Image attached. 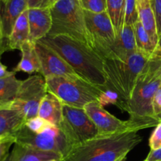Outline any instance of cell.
Returning a JSON list of instances; mask_svg holds the SVG:
<instances>
[{
    "mask_svg": "<svg viewBox=\"0 0 161 161\" xmlns=\"http://www.w3.org/2000/svg\"><path fill=\"white\" fill-rule=\"evenodd\" d=\"M137 6L139 21L156 47L159 40V35L157 32L155 16L151 7L150 2L148 0H137Z\"/></svg>",
    "mask_w": 161,
    "mask_h": 161,
    "instance_id": "cell-20",
    "label": "cell"
},
{
    "mask_svg": "<svg viewBox=\"0 0 161 161\" xmlns=\"http://www.w3.org/2000/svg\"><path fill=\"white\" fill-rule=\"evenodd\" d=\"M126 158H127V157H123L122 159H120V160H118V161H126Z\"/></svg>",
    "mask_w": 161,
    "mask_h": 161,
    "instance_id": "cell-39",
    "label": "cell"
},
{
    "mask_svg": "<svg viewBox=\"0 0 161 161\" xmlns=\"http://www.w3.org/2000/svg\"><path fill=\"white\" fill-rule=\"evenodd\" d=\"M139 20L137 0H126L124 25L134 26Z\"/></svg>",
    "mask_w": 161,
    "mask_h": 161,
    "instance_id": "cell-25",
    "label": "cell"
},
{
    "mask_svg": "<svg viewBox=\"0 0 161 161\" xmlns=\"http://www.w3.org/2000/svg\"><path fill=\"white\" fill-rule=\"evenodd\" d=\"M142 141L138 131L98 135L72 148L62 161H118Z\"/></svg>",
    "mask_w": 161,
    "mask_h": 161,
    "instance_id": "cell-2",
    "label": "cell"
},
{
    "mask_svg": "<svg viewBox=\"0 0 161 161\" xmlns=\"http://www.w3.org/2000/svg\"><path fill=\"white\" fill-rule=\"evenodd\" d=\"M2 39H3V28H2V22L1 18H0V42H1Z\"/></svg>",
    "mask_w": 161,
    "mask_h": 161,
    "instance_id": "cell-37",
    "label": "cell"
},
{
    "mask_svg": "<svg viewBox=\"0 0 161 161\" xmlns=\"http://www.w3.org/2000/svg\"><path fill=\"white\" fill-rule=\"evenodd\" d=\"M6 1H7V0H3V1H2V2H6Z\"/></svg>",
    "mask_w": 161,
    "mask_h": 161,
    "instance_id": "cell-42",
    "label": "cell"
},
{
    "mask_svg": "<svg viewBox=\"0 0 161 161\" xmlns=\"http://www.w3.org/2000/svg\"><path fill=\"white\" fill-rule=\"evenodd\" d=\"M144 161H161V148L157 150H151Z\"/></svg>",
    "mask_w": 161,
    "mask_h": 161,
    "instance_id": "cell-35",
    "label": "cell"
},
{
    "mask_svg": "<svg viewBox=\"0 0 161 161\" xmlns=\"http://www.w3.org/2000/svg\"><path fill=\"white\" fill-rule=\"evenodd\" d=\"M149 147L151 150H157L161 148V119L151 135L149 138Z\"/></svg>",
    "mask_w": 161,
    "mask_h": 161,
    "instance_id": "cell-30",
    "label": "cell"
},
{
    "mask_svg": "<svg viewBox=\"0 0 161 161\" xmlns=\"http://www.w3.org/2000/svg\"><path fill=\"white\" fill-rule=\"evenodd\" d=\"M38 116L59 127L63 118V104L54 94L47 92L40 104Z\"/></svg>",
    "mask_w": 161,
    "mask_h": 161,
    "instance_id": "cell-16",
    "label": "cell"
},
{
    "mask_svg": "<svg viewBox=\"0 0 161 161\" xmlns=\"http://www.w3.org/2000/svg\"><path fill=\"white\" fill-rule=\"evenodd\" d=\"M97 102L103 107L107 105H115L120 108L121 105V101L119 94L108 88H105V90L102 91Z\"/></svg>",
    "mask_w": 161,
    "mask_h": 161,
    "instance_id": "cell-26",
    "label": "cell"
},
{
    "mask_svg": "<svg viewBox=\"0 0 161 161\" xmlns=\"http://www.w3.org/2000/svg\"><path fill=\"white\" fill-rule=\"evenodd\" d=\"M59 128L72 147L98 136V130L83 108L63 105V118Z\"/></svg>",
    "mask_w": 161,
    "mask_h": 161,
    "instance_id": "cell-8",
    "label": "cell"
},
{
    "mask_svg": "<svg viewBox=\"0 0 161 161\" xmlns=\"http://www.w3.org/2000/svg\"><path fill=\"white\" fill-rule=\"evenodd\" d=\"M83 10L92 13H103L107 10V0H80Z\"/></svg>",
    "mask_w": 161,
    "mask_h": 161,
    "instance_id": "cell-27",
    "label": "cell"
},
{
    "mask_svg": "<svg viewBox=\"0 0 161 161\" xmlns=\"http://www.w3.org/2000/svg\"><path fill=\"white\" fill-rule=\"evenodd\" d=\"M28 9H46L50 7V0H26Z\"/></svg>",
    "mask_w": 161,
    "mask_h": 161,
    "instance_id": "cell-33",
    "label": "cell"
},
{
    "mask_svg": "<svg viewBox=\"0 0 161 161\" xmlns=\"http://www.w3.org/2000/svg\"><path fill=\"white\" fill-rule=\"evenodd\" d=\"M30 42H36L48 36L52 27L50 8L28 9Z\"/></svg>",
    "mask_w": 161,
    "mask_h": 161,
    "instance_id": "cell-15",
    "label": "cell"
},
{
    "mask_svg": "<svg viewBox=\"0 0 161 161\" xmlns=\"http://www.w3.org/2000/svg\"><path fill=\"white\" fill-rule=\"evenodd\" d=\"M6 69H7L6 66L3 64V63L0 61V78H6V77H8L9 75H13V74L16 73L14 72H9Z\"/></svg>",
    "mask_w": 161,
    "mask_h": 161,
    "instance_id": "cell-36",
    "label": "cell"
},
{
    "mask_svg": "<svg viewBox=\"0 0 161 161\" xmlns=\"http://www.w3.org/2000/svg\"><path fill=\"white\" fill-rule=\"evenodd\" d=\"M20 83L21 80L16 78L15 73L6 78H0V110L11 108Z\"/></svg>",
    "mask_w": 161,
    "mask_h": 161,
    "instance_id": "cell-22",
    "label": "cell"
},
{
    "mask_svg": "<svg viewBox=\"0 0 161 161\" xmlns=\"http://www.w3.org/2000/svg\"><path fill=\"white\" fill-rule=\"evenodd\" d=\"M25 119L13 108L0 110V137L13 135L25 124Z\"/></svg>",
    "mask_w": 161,
    "mask_h": 161,
    "instance_id": "cell-21",
    "label": "cell"
},
{
    "mask_svg": "<svg viewBox=\"0 0 161 161\" xmlns=\"http://www.w3.org/2000/svg\"><path fill=\"white\" fill-rule=\"evenodd\" d=\"M91 47L103 59L110 46L116 40V32L108 13L83 10Z\"/></svg>",
    "mask_w": 161,
    "mask_h": 161,
    "instance_id": "cell-10",
    "label": "cell"
},
{
    "mask_svg": "<svg viewBox=\"0 0 161 161\" xmlns=\"http://www.w3.org/2000/svg\"><path fill=\"white\" fill-rule=\"evenodd\" d=\"M2 1H3V0H0V8H1V5H2Z\"/></svg>",
    "mask_w": 161,
    "mask_h": 161,
    "instance_id": "cell-40",
    "label": "cell"
},
{
    "mask_svg": "<svg viewBox=\"0 0 161 161\" xmlns=\"http://www.w3.org/2000/svg\"><path fill=\"white\" fill-rule=\"evenodd\" d=\"M47 93L46 80L39 75L21 80L17 97L11 108L17 109L25 121L38 116L39 106Z\"/></svg>",
    "mask_w": 161,
    "mask_h": 161,
    "instance_id": "cell-9",
    "label": "cell"
},
{
    "mask_svg": "<svg viewBox=\"0 0 161 161\" xmlns=\"http://www.w3.org/2000/svg\"><path fill=\"white\" fill-rule=\"evenodd\" d=\"M150 61H161V36H159V40L155 47L153 53L151 55Z\"/></svg>",
    "mask_w": 161,
    "mask_h": 161,
    "instance_id": "cell-34",
    "label": "cell"
},
{
    "mask_svg": "<svg viewBox=\"0 0 161 161\" xmlns=\"http://www.w3.org/2000/svg\"><path fill=\"white\" fill-rule=\"evenodd\" d=\"M149 2L155 16L157 32L160 36H161V0H149Z\"/></svg>",
    "mask_w": 161,
    "mask_h": 161,
    "instance_id": "cell-31",
    "label": "cell"
},
{
    "mask_svg": "<svg viewBox=\"0 0 161 161\" xmlns=\"http://www.w3.org/2000/svg\"><path fill=\"white\" fill-rule=\"evenodd\" d=\"M148 1H149V0H148Z\"/></svg>",
    "mask_w": 161,
    "mask_h": 161,
    "instance_id": "cell-45",
    "label": "cell"
},
{
    "mask_svg": "<svg viewBox=\"0 0 161 161\" xmlns=\"http://www.w3.org/2000/svg\"><path fill=\"white\" fill-rule=\"evenodd\" d=\"M57 158L62 159L63 160L62 156L58 153L38 150L14 143L8 161H47Z\"/></svg>",
    "mask_w": 161,
    "mask_h": 161,
    "instance_id": "cell-17",
    "label": "cell"
},
{
    "mask_svg": "<svg viewBox=\"0 0 161 161\" xmlns=\"http://www.w3.org/2000/svg\"><path fill=\"white\" fill-rule=\"evenodd\" d=\"M21 59L14 69V72H24L31 74L34 72H40L41 65L39 56L36 52V42H25L20 48Z\"/></svg>",
    "mask_w": 161,
    "mask_h": 161,
    "instance_id": "cell-19",
    "label": "cell"
},
{
    "mask_svg": "<svg viewBox=\"0 0 161 161\" xmlns=\"http://www.w3.org/2000/svg\"><path fill=\"white\" fill-rule=\"evenodd\" d=\"M149 58L137 51L126 61L104 58V71L106 77V88L119 94L120 109L125 111L131 97L137 80Z\"/></svg>",
    "mask_w": 161,
    "mask_h": 161,
    "instance_id": "cell-4",
    "label": "cell"
},
{
    "mask_svg": "<svg viewBox=\"0 0 161 161\" xmlns=\"http://www.w3.org/2000/svg\"><path fill=\"white\" fill-rule=\"evenodd\" d=\"M13 136L15 138V143L38 150L58 153L62 156L63 159L72 149L64 133L54 125L41 133H33L24 124Z\"/></svg>",
    "mask_w": 161,
    "mask_h": 161,
    "instance_id": "cell-7",
    "label": "cell"
},
{
    "mask_svg": "<svg viewBox=\"0 0 161 161\" xmlns=\"http://www.w3.org/2000/svg\"><path fill=\"white\" fill-rule=\"evenodd\" d=\"M8 159H9V157H8ZM8 159H7V160H6V161H8Z\"/></svg>",
    "mask_w": 161,
    "mask_h": 161,
    "instance_id": "cell-44",
    "label": "cell"
},
{
    "mask_svg": "<svg viewBox=\"0 0 161 161\" xmlns=\"http://www.w3.org/2000/svg\"><path fill=\"white\" fill-rule=\"evenodd\" d=\"M126 0H107V10L110 17L116 37L120 34L124 27Z\"/></svg>",
    "mask_w": 161,
    "mask_h": 161,
    "instance_id": "cell-23",
    "label": "cell"
},
{
    "mask_svg": "<svg viewBox=\"0 0 161 161\" xmlns=\"http://www.w3.org/2000/svg\"><path fill=\"white\" fill-rule=\"evenodd\" d=\"M137 51L134 26L124 25L122 31L116 36V40L110 46L104 58L126 61Z\"/></svg>",
    "mask_w": 161,
    "mask_h": 161,
    "instance_id": "cell-14",
    "label": "cell"
},
{
    "mask_svg": "<svg viewBox=\"0 0 161 161\" xmlns=\"http://www.w3.org/2000/svg\"><path fill=\"white\" fill-rule=\"evenodd\" d=\"M25 124L33 133H41V132L47 130L50 126L53 125L48 121L42 119L39 116H36V117L28 119V120L25 121Z\"/></svg>",
    "mask_w": 161,
    "mask_h": 161,
    "instance_id": "cell-28",
    "label": "cell"
},
{
    "mask_svg": "<svg viewBox=\"0 0 161 161\" xmlns=\"http://www.w3.org/2000/svg\"><path fill=\"white\" fill-rule=\"evenodd\" d=\"M50 10L52 27L47 36H67L91 47L80 0H59Z\"/></svg>",
    "mask_w": 161,
    "mask_h": 161,
    "instance_id": "cell-5",
    "label": "cell"
},
{
    "mask_svg": "<svg viewBox=\"0 0 161 161\" xmlns=\"http://www.w3.org/2000/svg\"><path fill=\"white\" fill-rule=\"evenodd\" d=\"M152 105L154 115L159 117L161 115V85L154 94Z\"/></svg>",
    "mask_w": 161,
    "mask_h": 161,
    "instance_id": "cell-32",
    "label": "cell"
},
{
    "mask_svg": "<svg viewBox=\"0 0 161 161\" xmlns=\"http://www.w3.org/2000/svg\"><path fill=\"white\" fill-rule=\"evenodd\" d=\"M84 111L98 130L99 135H110L144 129L140 124L133 120H121L108 113L98 102H92L85 105Z\"/></svg>",
    "mask_w": 161,
    "mask_h": 161,
    "instance_id": "cell-11",
    "label": "cell"
},
{
    "mask_svg": "<svg viewBox=\"0 0 161 161\" xmlns=\"http://www.w3.org/2000/svg\"><path fill=\"white\" fill-rule=\"evenodd\" d=\"M161 85V61L149 60L137 80L125 111L130 120L141 124L144 129L160 122L153 110V98Z\"/></svg>",
    "mask_w": 161,
    "mask_h": 161,
    "instance_id": "cell-3",
    "label": "cell"
},
{
    "mask_svg": "<svg viewBox=\"0 0 161 161\" xmlns=\"http://www.w3.org/2000/svg\"><path fill=\"white\" fill-rule=\"evenodd\" d=\"M15 143V138L13 135H8L0 139V161H6L9 157V150Z\"/></svg>",
    "mask_w": 161,
    "mask_h": 161,
    "instance_id": "cell-29",
    "label": "cell"
},
{
    "mask_svg": "<svg viewBox=\"0 0 161 161\" xmlns=\"http://www.w3.org/2000/svg\"><path fill=\"white\" fill-rule=\"evenodd\" d=\"M159 118H160V119H161V115H160V116H159Z\"/></svg>",
    "mask_w": 161,
    "mask_h": 161,
    "instance_id": "cell-43",
    "label": "cell"
},
{
    "mask_svg": "<svg viewBox=\"0 0 161 161\" xmlns=\"http://www.w3.org/2000/svg\"><path fill=\"white\" fill-rule=\"evenodd\" d=\"M47 92L54 94L64 105L83 108L92 102H97L103 90L83 79L61 76L45 78Z\"/></svg>",
    "mask_w": 161,
    "mask_h": 161,
    "instance_id": "cell-6",
    "label": "cell"
},
{
    "mask_svg": "<svg viewBox=\"0 0 161 161\" xmlns=\"http://www.w3.org/2000/svg\"><path fill=\"white\" fill-rule=\"evenodd\" d=\"M36 49L40 61L41 70L39 73L44 78L61 76L71 79H82L72 67L51 48L41 42H36Z\"/></svg>",
    "mask_w": 161,
    "mask_h": 161,
    "instance_id": "cell-12",
    "label": "cell"
},
{
    "mask_svg": "<svg viewBox=\"0 0 161 161\" xmlns=\"http://www.w3.org/2000/svg\"><path fill=\"white\" fill-rule=\"evenodd\" d=\"M38 42L57 52L83 80L102 90L106 88L103 59L89 46L63 35L46 36Z\"/></svg>",
    "mask_w": 161,
    "mask_h": 161,
    "instance_id": "cell-1",
    "label": "cell"
},
{
    "mask_svg": "<svg viewBox=\"0 0 161 161\" xmlns=\"http://www.w3.org/2000/svg\"><path fill=\"white\" fill-rule=\"evenodd\" d=\"M58 1H59V0H50V6L53 4H54L55 3H57Z\"/></svg>",
    "mask_w": 161,
    "mask_h": 161,
    "instance_id": "cell-38",
    "label": "cell"
},
{
    "mask_svg": "<svg viewBox=\"0 0 161 161\" xmlns=\"http://www.w3.org/2000/svg\"><path fill=\"white\" fill-rule=\"evenodd\" d=\"M29 39L30 31L27 9L17 19L12 32L6 41L4 52L6 50H20L22 46L29 41Z\"/></svg>",
    "mask_w": 161,
    "mask_h": 161,
    "instance_id": "cell-18",
    "label": "cell"
},
{
    "mask_svg": "<svg viewBox=\"0 0 161 161\" xmlns=\"http://www.w3.org/2000/svg\"><path fill=\"white\" fill-rule=\"evenodd\" d=\"M5 137H6V136H5ZM3 138H4V137H0V139H2Z\"/></svg>",
    "mask_w": 161,
    "mask_h": 161,
    "instance_id": "cell-41",
    "label": "cell"
},
{
    "mask_svg": "<svg viewBox=\"0 0 161 161\" xmlns=\"http://www.w3.org/2000/svg\"><path fill=\"white\" fill-rule=\"evenodd\" d=\"M28 9L26 0H7L2 2L0 18L3 28V39L0 42V55L4 53L6 41L9 39L17 19Z\"/></svg>",
    "mask_w": 161,
    "mask_h": 161,
    "instance_id": "cell-13",
    "label": "cell"
},
{
    "mask_svg": "<svg viewBox=\"0 0 161 161\" xmlns=\"http://www.w3.org/2000/svg\"><path fill=\"white\" fill-rule=\"evenodd\" d=\"M134 30L137 50L150 58L156 47L139 20L134 25Z\"/></svg>",
    "mask_w": 161,
    "mask_h": 161,
    "instance_id": "cell-24",
    "label": "cell"
}]
</instances>
